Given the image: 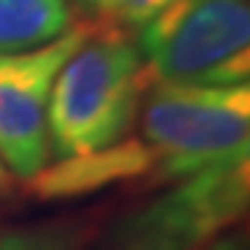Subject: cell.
I'll use <instances>...</instances> for the list:
<instances>
[{
	"label": "cell",
	"instance_id": "obj_1",
	"mask_svg": "<svg viewBox=\"0 0 250 250\" xmlns=\"http://www.w3.org/2000/svg\"><path fill=\"white\" fill-rule=\"evenodd\" d=\"M150 75L120 31H95L62 64L47 100V142L59 159L123 142L139 117Z\"/></svg>",
	"mask_w": 250,
	"mask_h": 250
},
{
	"label": "cell",
	"instance_id": "obj_2",
	"mask_svg": "<svg viewBox=\"0 0 250 250\" xmlns=\"http://www.w3.org/2000/svg\"><path fill=\"white\" fill-rule=\"evenodd\" d=\"M139 128L164 181H181L250 156V86H195L150 81L139 106Z\"/></svg>",
	"mask_w": 250,
	"mask_h": 250
},
{
	"label": "cell",
	"instance_id": "obj_3",
	"mask_svg": "<svg viewBox=\"0 0 250 250\" xmlns=\"http://www.w3.org/2000/svg\"><path fill=\"white\" fill-rule=\"evenodd\" d=\"M136 31L150 81L239 86L250 78L248 0H175Z\"/></svg>",
	"mask_w": 250,
	"mask_h": 250
},
{
	"label": "cell",
	"instance_id": "obj_4",
	"mask_svg": "<svg viewBox=\"0 0 250 250\" xmlns=\"http://www.w3.org/2000/svg\"><path fill=\"white\" fill-rule=\"evenodd\" d=\"M248 197V161L195 172L117 220L98 250H203L245 217Z\"/></svg>",
	"mask_w": 250,
	"mask_h": 250
},
{
	"label": "cell",
	"instance_id": "obj_5",
	"mask_svg": "<svg viewBox=\"0 0 250 250\" xmlns=\"http://www.w3.org/2000/svg\"><path fill=\"white\" fill-rule=\"evenodd\" d=\"M89 22L70 25L34 50L0 56V161L17 178L31 181L47 167V100L62 64L92 34Z\"/></svg>",
	"mask_w": 250,
	"mask_h": 250
},
{
	"label": "cell",
	"instance_id": "obj_6",
	"mask_svg": "<svg viewBox=\"0 0 250 250\" xmlns=\"http://www.w3.org/2000/svg\"><path fill=\"white\" fill-rule=\"evenodd\" d=\"M142 172H153L150 153L142 142H117L106 150H95L86 156L59 159L56 167H42L36 172L34 187L45 197H70L95 192L100 187L117 184L125 178H136Z\"/></svg>",
	"mask_w": 250,
	"mask_h": 250
},
{
	"label": "cell",
	"instance_id": "obj_7",
	"mask_svg": "<svg viewBox=\"0 0 250 250\" xmlns=\"http://www.w3.org/2000/svg\"><path fill=\"white\" fill-rule=\"evenodd\" d=\"M70 25L67 0H0V56L42 47Z\"/></svg>",
	"mask_w": 250,
	"mask_h": 250
},
{
	"label": "cell",
	"instance_id": "obj_8",
	"mask_svg": "<svg viewBox=\"0 0 250 250\" xmlns=\"http://www.w3.org/2000/svg\"><path fill=\"white\" fill-rule=\"evenodd\" d=\"M170 3H175V0H108L103 14L111 17L117 25L136 28V25H142L145 20H150L156 11L170 6Z\"/></svg>",
	"mask_w": 250,
	"mask_h": 250
},
{
	"label": "cell",
	"instance_id": "obj_9",
	"mask_svg": "<svg viewBox=\"0 0 250 250\" xmlns=\"http://www.w3.org/2000/svg\"><path fill=\"white\" fill-rule=\"evenodd\" d=\"M0 250H67L59 231H11L0 236Z\"/></svg>",
	"mask_w": 250,
	"mask_h": 250
},
{
	"label": "cell",
	"instance_id": "obj_10",
	"mask_svg": "<svg viewBox=\"0 0 250 250\" xmlns=\"http://www.w3.org/2000/svg\"><path fill=\"white\" fill-rule=\"evenodd\" d=\"M203 250H245V242H242L233 231H225L223 236H217L214 242H208Z\"/></svg>",
	"mask_w": 250,
	"mask_h": 250
},
{
	"label": "cell",
	"instance_id": "obj_11",
	"mask_svg": "<svg viewBox=\"0 0 250 250\" xmlns=\"http://www.w3.org/2000/svg\"><path fill=\"white\" fill-rule=\"evenodd\" d=\"M6 187H9V170H6L3 161H0V192H3Z\"/></svg>",
	"mask_w": 250,
	"mask_h": 250
},
{
	"label": "cell",
	"instance_id": "obj_12",
	"mask_svg": "<svg viewBox=\"0 0 250 250\" xmlns=\"http://www.w3.org/2000/svg\"><path fill=\"white\" fill-rule=\"evenodd\" d=\"M81 3H86V6H92V9H98V11H103L108 6V0H81Z\"/></svg>",
	"mask_w": 250,
	"mask_h": 250
}]
</instances>
